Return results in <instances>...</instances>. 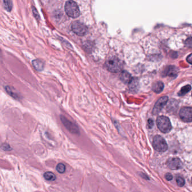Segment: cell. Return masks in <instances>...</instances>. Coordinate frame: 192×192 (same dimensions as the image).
<instances>
[{
    "label": "cell",
    "instance_id": "cell-1",
    "mask_svg": "<svg viewBox=\"0 0 192 192\" xmlns=\"http://www.w3.org/2000/svg\"><path fill=\"white\" fill-rule=\"evenodd\" d=\"M105 66L108 71L113 73H119L123 69V64L121 61L115 56L106 60Z\"/></svg>",
    "mask_w": 192,
    "mask_h": 192
},
{
    "label": "cell",
    "instance_id": "cell-2",
    "mask_svg": "<svg viewBox=\"0 0 192 192\" xmlns=\"http://www.w3.org/2000/svg\"><path fill=\"white\" fill-rule=\"evenodd\" d=\"M65 11L67 14L71 18H76L80 14L79 7L73 1H68L65 5Z\"/></svg>",
    "mask_w": 192,
    "mask_h": 192
},
{
    "label": "cell",
    "instance_id": "cell-3",
    "mask_svg": "<svg viewBox=\"0 0 192 192\" xmlns=\"http://www.w3.org/2000/svg\"><path fill=\"white\" fill-rule=\"evenodd\" d=\"M157 125L162 133H169L171 130V124L170 119L165 116H161L157 118Z\"/></svg>",
    "mask_w": 192,
    "mask_h": 192
},
{
    "label": "cell",
    "instance_id": "cell-4",
    "mask_svg": "<svg viewBox=\"0 0 192 192\" xmlns=\"http://www.w3.org/2000/svg\"><path fill=\"white\" fill-rule=\"evenodd\" d=\"M153 146L155 150L160 152H165L168 148V145L165 140L160 136H156L154 137Z\"/></svg>",
    "mask_w": 192,
    "mask_h": 192
},
{
    "label": "cell",
    "instance_id": "cell-5",
    "mask_svg": "<svg viewBox=\"0 0 192 192\" xmlns=\"http://www.w3.org/2000/svg\"><path fill=\"white\" fill-rule=\"evenodd\" d=\"M60 118L61 121L62 122L63 124L70 133L75 134H80V129L76 124L68 120V118H65L64 116H60Z\"/></svg>",
    "mask_w": 192,
    "mask_h": 192
},
{
    "label": "cell",
    "instance_id": "cell-6",
    "mask_svg": "<svg viewBox=\"0 0 192 192\" xmlns=\"http://www.w3.org/2000/svg\"><path fill=\"white\" fill-rule=\"evenodd\" d=\"M71 28L73 32L79 36H85L87 32V28L86 25L79 21L73 22Z\"/></svg>",
    "mask_w": 192,
    "mask_h": 192
},
{
    "label": "cell",
    "instance_id": "cell-7",
    "mask_svg": "<svg viewBox=\"0 0 192 192\" xmlns=\"http://www.w3.org/2000/svg\"><path fill=\"white\" fill-rule=\"evenodd\" d=\"M179 116L181 119L184 122H192V108L189 107H185L182 108L179 112Z\"/></svg>",
    "mask_w": 192,
    "mask_h": 192
},
{
    "label": "cell",
    "instance_id": "cell-8",
    "mask_svg": "<svg viewBox=\"0 0 192 192\" xmlns=\"http://www.w3.org/2000/svg\"><path fill=\"white\" fill-rule=\"evenodd\" d=\"M168 167L171 170H176L183 167V163L180 159L177 157H172L169 159L166 163Z\"/></svg>",
    "mask_w": 192,
    "mask_h": 192
},
{
    "label": "cell",
    "instance_id": "cell-9",
    "mask_svg": "<svg viewBox=\"0 0 192 192\" xmlns=\"http://www.w3.org/2000/svg\"><path fill=\"white\" fill-rule=\"evenodd\" d=\"M168 101V97L167 96H163L160 98L155 104L153 109L154 115H157L162 110L163 107L165 106Z\"/></svg>",
    "mask_w": 192,
    "mask_h": 192
},
{
    "label": "cell",
    "instance_id": "cell-10",
    "mask_svg": "<svg viewBox=\"0 0 192 192\" xmlns=\"http://www.w3.org/2000/svg\"><path fill=\"white\" fill-rule=\"evenodd\" d=\"M179 69L174 66H169L166 67L162 72L163 77H174L177 75Z\"/></svg>",
    "mask_w": 192,
    "mask_h": 192
},
{
    "label": "cell",
    "instance_id": "cell-11",
    "mask_svg": "<svg viewBox=\"0 0 192 192\" xmlns=\"http://www.w3.org/2000/svg\"><path fill=\"white\" fill-rule=\"evenodd\" d=\"M32 64L36 71L40 72L44 69V63L42 60H33L32 61Z\"/></svg>",
    "mask_w": 192,
    "mask_h": 192
},
{
    "label": "cell",
    "instance_id": "cell-12",
    "mask_svg": "<svg viewBox=\"0 0 192 192\" xmlns=\"http://www.w3.org/2000/svg\"><path fill=\"white\" fill-rule=\"evenodd\" d=\"M119 78L123 83L125 84H129L133 79L131 74L126 71H122L119 75Z\"/></svg>",
    "mask_w": 192,
    "mask_h": 192
},
{
    "label": "cell",
    "instance_id": "cell-13",
    "mask_svg": "<svg viewBox=\"0 0 192 192\" xmlns=\"http://www.w3.org/2000/svg\"><path fill=\"white\" fill-rule=\"evenodd\" d=\"M5 90L6 92L9 94L12 97L15 98L16 100H19L20 99V95L18 94L16 91H15V89L12 88L10 86H6L5 87Z\"/></svg>",
    "mask_w": 192,
    "mask_h": 192
},
{
    "label": "cell",
    "instance_id": "cell-14",
    "mask_svg": "<svg viewBox=\"0 0 192 192\" xmlns=\"http://www.w3.org/2000/svg\"><path fill=\"white\" fill-rule=\"evenodd\" d=\"M129 87L130 91L133 92H136L138 91L139 84L138 80L136 78H133V79L129 84Z\"/></svg>",
    "mask_w": 192,
    "mask_h": 192
},
{
    "label": "cell",
    "instance_id": "cell-15",
    "mask_svg": "<svg viewBox=\"0 0 192 192\" xmlns=\"http://www.w3.org/2000/svg\"><path fill=\"white\" fill-rule=\"evenodd\" d=\"M164 88L163 83L161 82H157L154 83L152 86V89L156 93H160L162 92Z\"/></svg>",
    "mask_w": 192,
    "mask_h": 192
},
{
    "label": "cell",
    "instance_id": "cell-16",
    "mask_svg": "<svg viewBox=\"0 0 192 192\" xmlns=\"http://www.w3.org/2000/svg\"><path fill=\"white\" fill-rule=\"evenodd\" d=\"M44 178L46 180L48 181H54L56 180V175L53 173L52 172H48L44 173Z\"/></svg>",
    "mask_w": 192,
    "mask_h": 192
},
{
    "label": "cell",
    "instance_id": "cell-17",
    "mask_svg": "<svg viewBox=\"0 0 192 192\" xmlns=\"http://www.w3.org/2000/svg\"><path fill=\"white\" fill-rule=\"evenodd\" d=\"M191 89V86L190 85L184 86L181 89L180 91L179 92L178 95L179 96H183L184 95L186 94L188 92H189Z\"/></svg>",
    "mask_w": 192,
    "mask_h": 192
},
{
    "label": "cell",
    "instance_id": "cell-18",
    "mask_svg": "<svg viewBox=\"0 0 192 192\" xmlns=\"http://www.w3.org/2000/svg\"><path fill=\"white\" fill-rule=\"evenodd\" d=\"M56 171L59 173L63 174V173L65 172V170H66V167H65L64 164H63L62 163H60L59 164H58V165L56 166Z\"/></svg>",
    "mask_w": 192,
    "mask_h": 192
},
{
    "label": "cell",
    "instance_id": "cell-19",
    "mask_svg": "<svg viewBox=\"0 0 192 192\" xmlns=\"http://www.w3.org/2000/svg\"><path fill=\"white\" fill-rule=\"evenodd\" d=\"M4 6L7 11H10L12 8V3L11 0H4Z\"/></svg>",
    "mask_w": 192,
    "mask_h": 192
},
{
    "label": "cell",
    "instance_id": "cell-20",
    "mask_svg": "<svg viewBox=\"0 0 192 192\" xmlns=\"http://www.w3.org/2000/svg\"><path fill=\"white\" fill-rule=\"evenodd\" d=\"M176 183H177V185L180 187H182L185 185V180L181 176H178L176 178Z\"/></svg>",
    "mask_w": 192,
    "mask_h": 192
},
{
    "label": "cell",
    "instance_id": "cell-21",
    "mask_svg": "<svg viewBox=\"0 0 192 192\" xmlns=\"http://www.w3.org/2000/svg\"><path fill=\"white\" fill-rule=\"evenodd\" d=\"M185 45L188 47L192 48V37H190L185 41Z\"/></svg>",
    "mask_w": 192,
    "mask_h": 192
},
{
    "label": "cell",
    "instance_id": "cell-22",
    "mask_svg": "<svg viewBox=\"0 0 192 192\" xmlns=\"http://www.w3.org/2000/svg\"><path fill=\"white\" fill-rule=\"evenodd\" d=\"M2 149L4 150V151H10L12 150V148L10 147V145H7V144H3L2 145Z\"/></svg>",
    "mask_w": 192,
    "mask_h": 192
},
{
    "label": "cell",
    "instance_id": "cell-23",
    "mask_svg": "<svg viewBox=\"0 0 192 192\" xmlns=\"http://www.w3.org/2000/svg\"><path fill=\"white\" fill-rule=\"evenodd\" d=\"M32 11L33 14H34L35 16V18H36L37 19L39 20V19H40V16H39V13L37 12V10L35 9V7H33Z\"/></svg>",
    "mask_w": 192,
    "mask_h": 192
},
{
    "label": "cell",
    "instance_id": "cell-24",
    "mask_svg": "<svg viewBox=\"0 0 192 192\" xmlns=\"http://www.w3.org/2000/svg\"><path fill=\"white\" fill-rule=\"evenodd\" d=\"M165 178L166 180L167 181H170L173 179V176L171 174H169V173H167L165 175Z\"/></svg>",
    "mask_w": 192,
    "mask_h": 192
},
{
    "label": "cell",
    "instance_id": "cell-25",
    "mask_svg": "<svg viewBox=\"0 0 192 192\" xmlns=\"http://www.w3.org/2000/svg\"><path fill=\"white\" fill-rule=\"evenodd\" d=\"M154 122L152 119H149L148 121V127L149 128H152L153 126Z\"/></svg>",
    "mask_w": 192,
    "mask_h": 192
},
{
    "label": "cell",
    "instance_id": "cell-26",
    "mask_svg": "<svg viewBox=\"0 0 192 192\" xmlns=\"http://www.w3.org/2000/svg\"><path fill=\"white\" fill-rule=\"evenodd\" d=\"M187 61L189 62V64H192V54H190L189 56L187 57Z\"/></svg>",
    "mask_w": 192,
    "mask_h": 192
},
{
    "label": "cell",
    "instance_id": "cell-27",
    "mask_svg": "<svg viewBox=\"0 0 192 192\" xmlns=\"http://www.w3.org/2000/svg\"></svg>",
    "mask_w": 192,
    "mask_h": 192
},
{
    "label": "cell",
    "instance_id": "cell-28",
    "mask_svg": "<svg viewBox=\"0 0 192 192\" xmlns=\"http://www.w3.org/2000/svg\"></svg>",
    "mask_w": 192,
    "mask_h": 192
}]
</instances>
